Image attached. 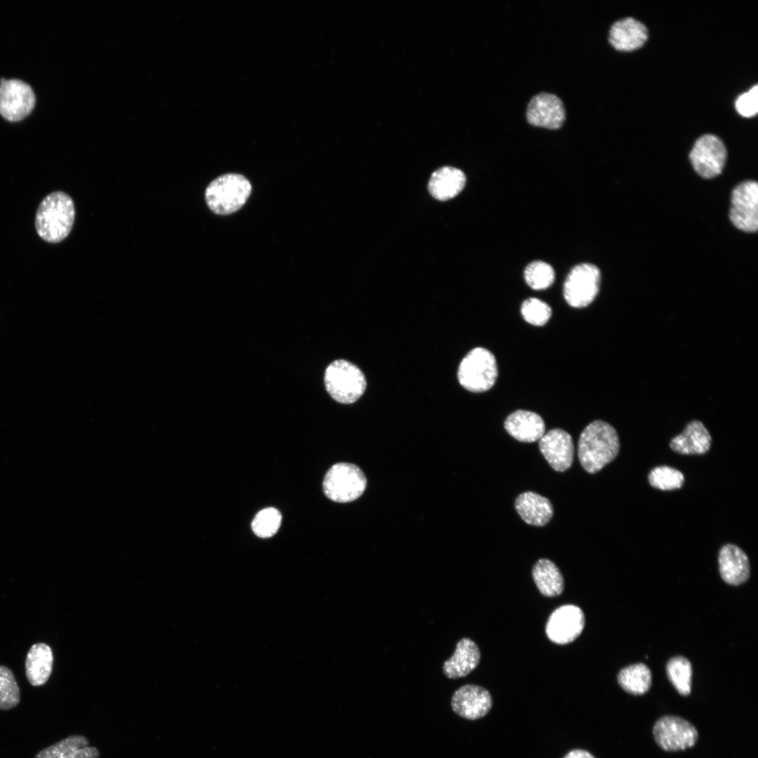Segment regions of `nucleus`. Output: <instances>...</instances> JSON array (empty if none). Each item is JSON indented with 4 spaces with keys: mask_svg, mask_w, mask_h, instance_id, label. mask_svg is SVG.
Segmentation results:
<instances>
[{
    "mask_svg": "<svg viewBox=\"0 0 758 758\" xmlns=\"http://www.w3.org/2000/svg\"><path fill=\"white\" fill-rule=\"evenodd\" d=\"M619 450L620 441L616 429L604 420L590 423L580 435L578 444L579 461L590 474L600 471L612 462Z\"/></svg>",
    "mask_w": 758,
    "mask_h": 758,
    "instance_id": "1",
    "label": "nucleus"
},
{
    "mask_svg": "<svg viewBox=\"0 0 758 758\" xmlns=\"http://www.w3.org/2000/svg\"><path fill=\"white\" fill-rule=\"evenodd\" d=\"M75 218L72 199L67 193L55 191L39 203L35 215L36 231L44 241L58 243L70 233Z\"/></svg>",
    "mask_w": 758,
    "mask_h": 758,
    "instance_id": "2",
    "label": "nucleus"
},
{
    "mask_svg": "<svg viewBox=\"0 0 758 758\" xmlns=\"http://www.w3.org/2000/svg\"><path fill=\"white\" fill-rule=\"evenodd\" d=\"M251 190V182L244 175L227 173L209 183L205 191V199L213 213L228 215L245 204Z\"/></svg>",
    "mask_w": 758,
    "mask_h": 758,
    "instance_id": "3",
    "label": "nucleus"
},
{
    "mask_svg": "<svg viewBox=\"0 0 758 758\" xmlns=\"http://www.w3.org/2000/svg\"><path fill=\"white\" fill-rule=\"evenodd\" d=\"M326 390L340 404H352L365 392L366 380L363 372L354 364L338 359L326 368L324 373Z\"/></svg>",
    "mask_w": 758,
    "mask_h": 758,
    "instance_id": "4",
    "label": "nucleus"
},
{
    "mask_svg": "<svg viewBox=\"0 0 758 758\" xmlns=\"http://www.w3.org/2000/svg\"><path fill=\"white\" fill-rule=\"evenodd\" d=\"M460 384L472 392H483L491 389L498 377V366L494 355L484 347H475L463 359L458 369Z\"/></svg>",
    "mask_w": 758,
    "mask_h": 758,
    "instance_id": "5",
    "label": "nucleus"
},
{
    "mask_svg": "<svg viewBox=\"0 0 758 758\" xmlns=\"http://www.w3.org/2000/svg\"><path fill=\"white\" fill-rule=\"evenodd\" d=\"M366 484V476L357 465L338 463L327 471L323 481V491L330 500L345 503L359 498Z\"/></svg>",
    "mask_w": 758,
    "mask_h": 758,
    "instance_id": "6",
    "label": "nucleus"
},
{
    "mask_svg": "<svg viewBox=\"0 0 758 758\" xmlns=\"http://www.w3.org/2000/svg\"><path fill=\"white\" fill-rule=\"evenodd\" d=\"M600 282L601 272L596 265L587 262L576 265L564 283V298L573 307H587L599 293Z\"/></svg>",
    "mask_w": 758,
    "mask_h": 758,
    "instance_id": "7",
    "label": "nucleus"
},
{
    "mask_svg": "<svg viewBox=\"0 0 758 758\" xmlns=\"http://www.w3.org/2000/svg\"><path fill=\"white\" fill-rule=\"evenodd\" d=\"M658 745L667 752H677L692 747L698 739L697 729L686 719L674 715L660 717L653 727Z\"/></svg>",
    "mask_w": 758,
    "mask_h": 758,
    "instance_id": "8",
    "label": "nucleus"
},
{
    "mask_svg": "<svg viewBox=\"0 0 758 758\" xmlns=\"http://www.w3.org/2000/svg\"><path fill=\"white\" fill-rule=\"evenodd\" d=\"M727 150L715 135L705 134L695 142L689 159L695 171L705 179L719 175L726 163Z\"/></svg>",
    "mask_w": 758,
    "mask_h": 758,
    "instance_id": "9",
    "label": "nucleus"
},
{
    "mask_svg": "<svg viewBox=\"0 0 758 758\" xmlns=\"http://www.w3.org/2000/svg\"><path fill=\"white\" fill-rule=\"evenodd\" d=\"M729 218L738 230L752 233L758 228V184L746 180L731 192Z\"/></svg>",
    "mask_w": 758,
    "mask_h": 758,
    "instance_id": "10",
    "label": "nucleus"
},
{
    "mask_svg": "<svg viewBox=\"0 0 758 758\" xmlns=\"http://www.w3.org/2000/svg\"><path fill=\"white\" fill-rule=\"evenodd\" d=\"M35 95L29 85L18 79L0 80V114L10 121L25 118L33 109Z\"/></svg>",
    "mask_w": 758,
    "mask_h": 758,
    "instance_id": "11",
    "label": "nucleus"
},
{
    "mask_svg": "<svg viewBox=\"0 0 758 758\" xmlns=\"http://www.w3.org/2000/svg\"><path fill=\"white\" fill-rule=\"evenodd\" d=\"M584 627L585 615L581 609L573 604H566L558 607L552 613L546 623L545 632L551 641L563 645L578 637Z\"/></svg>",
    "mask_w": 758,
    "mask_h": 758,
    "instance_id": "12",
    "label": "nucleus"
},
{
    "mask_svg": "<svg viewBox=\"0 0 758 758\" xmlns=\"http://www.w3.org/2000/svg\"><path fill=\"white\" fill-rule=\"evenodd\" d=\"M451 705L453 711L460 717L476 720L488 713L493 700L486 689L476 684H465L455 691Z\"/></svg>",
    "mask_w": 758,
    "mask_h": 758,
    "instance_id": "13",
    "label": "nucleus"
},
{
    "mask_svg": "<svg viewBox=\"0 0 758 758\" xmlns=\"http://www.w3.org/2000/svg\"><path fill=\"white\" fill-rule=\"evenodd\" d=\"M539 449L549 465L557 472L569 469L573 462L574 446L571 436L565 430L554 428L539 439Z\"/></svg>",
    "mask_w": 758,
    "mask_h": 758,
    "instance_id": "14",
    "label": "nucleus"
},
{
    "mask_svg": "<svg viewBox=\"0 0 758 758\" xmlns=\"http://www.w3.org/2000/svg\"><path fill=\"white\" fill-rule=\"evenodd\" d=\"M565 117L564 104L554 94H537L531 98L528 105L526 118L528 123L533 126L557 129L562 126Z\"/></svg>",
    "mask_w": 758,
    "mask_h": 758,
    "instance_id": "15",
    "label": "nucleus"
},
{
    "mask_svg": "<svg viewBox=\"0 0 758 758\" xmlns=\"http://www.w3.org/2000/svg\"><path fill=\"white\" fill-rule=\"evenodd\" d=\"M719 570L722 580L731 585H740L750 576V564L747 555L738 546L726 544L722 547L718 556Z\"/></svg>",
    "mask_w": 758,
    "mask_h": 758,
    "instance_id": "16",
    "label": "nucleus"
},
{
    "mask_svg": "<svg viewBox=\"0 0 758 758\" xmlns=\"http://www.w3.org/2000/svg\"><path fill=\"white\" fill-rule=\"evenodd\" d=\"M480 658L477 644L470 638H462L457 642L453 654L444 662L443 672L451 679L465 677L478 666Z\"/></svg>",
    "mask_w": 758,
    "mask_h": 758,
    "instance_id": "17",
    "label": "nucleus"
},
{
    "mask_svg": "<svg viewBox=\"0 0 758 758\" xmlns=\"http://www.w3.org/2000/svg\"><path fill=\"white\" fill-rule=\"evenodd\" d=\"M647 38L646 27L639 20L627 17L613 24L609 41L618 51H632L641 47Z\"/></svg>",
    "mask_w": 758,
    "mask_h": 758,
    "instance_id": "18",
    "label": "nucleus"
},
{
    "mask_svg": "<svg viewBox=\"0 0 758 758\" xmlns=\"http://www.w3.org/2000/svg\"><path fill=\"white\" fill-rule=\"evenodd\" d=\"M712 444L711 435L704 424L698 420L690 421L681 434L670 442L671 449L683 455H701L707 453Z\"/></svg>",
    "mask_w": 758,
    "mask_h": 758,
    "instance_id": "19",
    "label": "nucleus"
},
{
    "mask_svg": "<svg viewBox=\"0 0 758 758\" xmlns=\"http://www.w3.org/2000/svg\"><path fill=\"white\" fill-rule=\"evenodd\" d=\"M504 427L515 439L529 443L539 440L545 430L542 417L526 410H517L510 414L505 419Z\"/></svg>",
    "mask_w": 758,
    "mask_h": 758,
    "instance_id": "20",
    "label": "nucleus"
},
{
    "mask_svg": "<svg viewBox=\"0 0 758 758\" xmlns=\"http://www.w3.org/2000/svg\"><path fill=\"white\" fill-rule=\"evenodd\" d=\"M514 507L520 517L532 526H543L553 515L551 502L533 491L521 493L515 500Z\"/></svg>",
    "mask_w": 758,
    "mask_h": 758,
    "instance_id": "21",
    "label": "nucleus"
},
{
    "mask_svg": "<svg viewBox=\"0 0 758 758\" xmlns=\"http://www.w3.org/2000/svg\"><path fill=\"white\" fill-rule=\"evenodd\" d=\"M100 752L89 746L82 735H71L39 751L34 758H99Z\"/></svg>",
    "mask_w": 758,
    "mask_h": 758,
    "instance_id": "22",
    "label": "nucleus"
},
{
    "mask_svg": "<svg viewBox=\"0 0 758 758\" xmlns=\"http://www.w3.org/2000/svg\"><path fill=\"white\" fill-rule=\"evenodd\" d=\"M466 182L465 173L460 169L444 166L436 170L428 182L431 195L439 201H446L457 196Z\"/></svg>",
    "mask_w": 758,
    "mask_h": 758,
    "instance_id": "23",
    "label": "nucleus"
},
{
    "mask_svg": "<svg viewBox=\"0 0 758 758\" xmlns=\"http://www.w3.org/2000/svg\"><path fill=\"white\" fill-rule=\"evenodd\" d=\"M53 656L51 647L44 643L33 644L27 652L25 663L26 677L34 686L44 685L53 669Z\"/></svg>",
    "mask_w": 758,
    "mask_h": 758,
    "instance_id": "24",
    "label": "nucleus"
},
{
    "mask_svg": "<svg viewBox=\"0 0 758 758\" xmlns=\"http://www.w3.org/2000/svg\"><path fill=\"white\" fill-rule=\"evenodd\" d=\"M533 580L542 594L552 597L560 595L564 588L563 576L555 564L547 559H539L532 569Z\"/></svg>",
    "mask_w": 758,
    "mask_h": 758,
    "instance_id": "25",
    "label": "nucleus"
},
{
    "mask_svg": "<svg viewBox=\"0 0 758 758\" xmlns=\"http://www.w3.org/2000/svg\"><path fill=\"white\" fill-rule=\"evenodd\" d=\"M617 679L620 687L634 696L647 693L652 684V674L649 667L641 663L621 669Z\"/></svg>",
    "mask_w": 758,
    "mask_h": 758,
    "instance_id": "26",
    "label": "nucleus"
},
{
    "mask_svg": "<svg viewBox=\"0 0 758 758\" xmlns=\"http://www.w3.org/2000/svg\"><path fill=\"white\" fill-rule=\"evenodd\" d=\"M666 673L669 681L680 695L687 696L691 693L692 665L686 657L677 656L671 658L666 665Z\"/></svg>",
    "mask_w": 758,
    "mask_h": 758,
    "instance_id": "27",
    "label": "nucleus"
},
{
    "mask_svg": "<svg viewBox=\"0 0 758 758\" xmlns=\"http://www.w3.org/2000/svg\"><path fill=\"white\" fill-rule=\"evenodd\" d=\"M524 278L528 286L533 290H544L554 283L555 272L547 262L535 260L525 267Z\"/></svg>",
    "mask_w": 758,
    "mask_h": 758,
    "instance_id": "28",
    "label": "nucleus"
},
{
    "mask_svg": "<svg viewBox=\"0 0 758 758\" xmlns=\"http://www.w3.org/2000/svg\"><path fill=\"white\" fill-rule=\"evenodd\" d=\"M650 485L653 488L670 491L680 488L684 482V476L679 470L667 465L654 467L648 476Z\"/></svg>",
    "mask_w": 758,
    "mask_h": 758,
    "instance_id": "29",
    "label": "nucleus"
},
{
    "mask_svg": "<svg viewBox=\"0 0 758 758\" xmlns=\"http://www.w3.org/2000/svg\"><path fill=\"white\" fill-rule=\"evenodd\" d=\"M281 514L275 507H269L259 511L251 523L253 533L262 538L273 536L279 530Z\"/></svg>",
    "mask_w": 758,
    "mask_h": 758,
    "instance_id": "30",
    "label": "nucleus"
},
{
    "mask_svg": "<svg viewBox=\"0 0 758 758\" xmlns=\"http://www.w3.org/2000/svg\"><path fill=\"white\" fill-rule=\"evenodd\" d=\"M20 700V689L13 673L8 667L0 665V710H11Z\"/></svg>",
    "mask_w": 758,
    "mask_h": 758,
    "instance_id": "31",
    "label": "nucleus"
},
{
    "mask_svg": "<svg viewBox=\"0 0 758 758\" xmlns=\"http://www.w3.org/2000/svg\"><path fill=\"white\" fill-rule=\"evenodd\" d=\"M521 312L524 319L534 326H543L550 319L552 309L545 302L529 298L521 304Z\"/></svg>",
    "mask_w": 758,
    "mask_h": 758,
    "instance_id": "32",
    "label": "nucleus"
},
{
    "mask_svg": "<svg viewBox=\"0 0 758 758\" xmlns=\"http://www.w3.org/2000/svg\"><path fill=\"white\" fill-rule=\"evenodd\" d=\"M737 112L745 117H752L758 112V86L754 85L749 91L739 95L736 101Z\"/></svg>",
    "mask_w": 758,
    "mask_h": 758,
    "instance_id": "33",
    "label": "nucleus"
},
{
    "mask_svg": "<svg viewBox=\"0 0 758 758\" xmlns=\"http://www.w3.org/2000/svg\"><path fill=\"white\" fill-rule=\"evenodd\" d=\"M564 758H595V757L591 753H590L589 752H587L586 750H580V749H576V750H573L570 751L569 752H568L565 755V757Z\"/></svg>",
    "mask_w": 758,
    "mask_h": 758,
    "instance_id": "34",
    "label": "nucleus"
}]
</instances>
